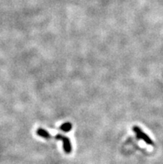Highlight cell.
<instances>
[{
  "mask_svg": "<svg viewBox=\"0 0 163 164\" xmlns=\"http://www.w3.org/2000/svg\"><path fill=\"white\" fill-rule=\"evenodd\" d=\"M37 134L41 138H43L45 139L54 138L56 140H60L63 143V150L65 151V153H70L72 152V146L70 140H69L68 138H67L65 136H63L62 134H57L55 137H52L51 135L48 133L45 129H43V128H38V131H37Z\"/></svg>",
  "mask_w": 163,
  "mask_h": 164,
  "instance_id": "obj_1",
  "label": "cell"
},
{
  "mask_svg": "<svg viewBox=\"0 0 163 164\" xmlns=\"http://www.w3.org/2000/svg\"><path fill=\"white\" fill-rule=\"evenodd\" d=\"M133 130L134 131V133H136V135H137V138L139 139V140H142V141H144L147 144L153 145V142L152 141V139L150 138V137L145 133L139 127H137V126H134L133 128Z\"/></svg>",
  "mask_w": 163,
  "mask_h": 164,
  "instance_id": "obj_2",
  "label": "cell"
},
{
  "mask_svg": "<svg viewBox=\"0 0 163 164\" xmlns=\"http://www.w3.org/2000/svg\"><path fill=\"white\" fill-rule=\"evenodd\" d=\"M71 129H72V124L70 123H63L61 127H60V130L63 131V132H65V133L69 132Z\"/></svg>",
  "mask_w": 163,
  "mask_h": 164,
  "instance_id": "obj_3",
  "label": "cell"
}]
</instances>
